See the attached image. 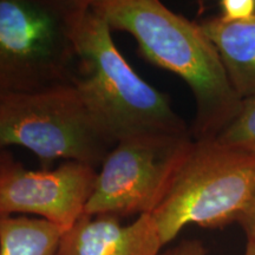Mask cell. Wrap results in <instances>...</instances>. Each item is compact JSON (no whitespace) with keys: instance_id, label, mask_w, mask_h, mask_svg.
Wrapping results in <instances>:
<instances>
[{"instance_id":"obj_5","label":"cell","mask_w":255,"mask_h":255,"mask_svg":"<svg viewBox=\"0 0 255 255\" xmlns=\"http://www.w3.org/2000/svg\"><path fill=\"white\" fill-rule=\"evenodd\" d=\"M116 144L72 84L0 102V149H28L43 169L57 159L97 168Z\"/></svg>"},{"instance_id":"obj_7","label":"cell","mask_w":255,"mask_h":255,"mask_svg":"<svg viewBox=\"0 0 255 255\" xmlns=\"http://www.w3.org/2000/svg\"><path fill=\"white\" fill-rule=\"evenodd\" d=\"M98 173L79 162L28 170L9 154L0 163V215L31 214L66 232L84 215Z\"/></svg>"},{"instance_id":"obj_10","label":"cell","mask_w":255,"mask_h":255,"mask_svg":"<svg viewBox=\"0 0 255 255\" xmlns=\"http://www.w3.org/2000/svg\"><path fill=\"white\" fill-rule=\"evenodd\" d=\"M62 235L46 220L0 215V255H57Z\"/></svg>"},{"instance_id":"obj_11","label":"cell","mask_w":255,"mask_h":255,"mask_svg":"<svg viewBox=\"0 0 255 255\" xmlns=\"http://www.w3.org/2000/svg\"><path fill=\"white\" fill-rule=\"evenodd\" d=\"M215 139L255 154V97L242 101L240 113Z\"/></svg>"},{"instance_id":"obj_2","label":"cell","mask_w":255,"mask_h":255,"mask_svg":"<svg viewBox=\"0 0 255 255\" xmlns=\"http://www.w3.org/2000/svg\"><path fill=\"white\" fill-rule=\"evenodd\" d=\"M111 32L88 0L72 33L79 59L72 85L92 116L117 143L152 133H191L174 111L170 97L137 75L117 49Z\"/></svg>"},{"instance_id":"obj_6","label":"cell","mask_w":255,"mask_h":255,"mask_svg":"<svg viewBox=\"0 0 255 255\" xmlns=\"http://www.w3.org/2000/svg\"><path fill=\"white\" fill-rule=\"evenodd\" d=\"M193 139L191 133H152L120 141L101 165L84 214H152Z\"/></svg>"},{"instance_id":"obj_1","label":"cell","mask_w":255,"mask_h":255,"mask_svg":"<svg viewBox=\"0 0 255 255\" xmlns=\"http://www.w3.org/2000/svg\"><path fill=\"white\" fill-rule=\"evenodd\" d=\"M90 7L111 31L131 34L145 60L175 73L189 87L195 100L194 139H215L235 120L242 100L200 23L159 0H90Z\"/></svg>"},{"instance_id":"obj_15","label":"cell","mask_w":255,"mask_h":255,"mask_svg":"<svg viewBox=\"0 0 255 255\" xmlns=\"http://www.w3.org/2000/svg\"><path fill=\"white\" fill-rule=\"evenodd\" d=\"M245 255H255V241H247Z\"/></svg>"},{"instance_id":"obj_9","label":"cell","mask_w":255,"mask_h":255,"mask_svg":"<svg viewBox=\"0 0 255 255\" xmlns=\"http://www.w3.org/2000/svg\"><path fill=\"white\" fill-rule=\"evenodd\" d=\"M212 39L233 89L242 101L255 97V15L226 21L214 15L200 23Z\"/></svg>"},{"instance_id":"obj_12","label":"cell","mask_w":255,"mask_h":255,"mask_svg":"<svg viewBox=\"0 0 255 255\" xmlns=\"http://www.w3.org/2000/svg\"><path fill=\"white\" fill-rule=\"evenodd\" d=\"M220 17L226 21H242L255 15V0H221Z\"/></svg>"},{"instance_id":"obj_16","label":"cell","mask_w":255,"mask_h":255,"mask_svg":"<svg viewBox=\"0 0 255 255\" xmlns=\"http://www.w3.org/2000/svg\"><path fill=\"white\" fill-rule=\"evenodd\" d=\"M9 154H11V152H9L7 149H0V163H1Z\"/></svg>"},{"instance_id":"obj_4","label":"cell","mask_w":255,"mask_h":255,"mask_svg":"<svg viewBox=\"0 0 255 255\" xmlns=\"http://www.w3.org/2000/svg\"><path fill=\"white\" fill-rule=\"evenodd\" d=\"M254 199L255 154L218 139H193L151 215L165 246L189 225L238 223Z\"/></svg>"},{"instance_id":"obj_14","label":"cell","mask_w":255,"mask_h":255,"mask_svg":"<svg viewBox=\"0 0 255 255\" xmlns=\"http://www.w3.org/2000/svg\"><path fill=\"white\" fill-rule=\"evenodd\" d=\"M238 223L246 234L247 241H255V199L246 212L240 216Z\"/></svg>"},{"instance_id":"obj_13","label":"cell","mask_w":255,"mask_h":255,"mask_svg":"<svg viewBox=\"0 0 255 255\" xmlns=\"http://www.w3.org/2000/svg\"><path fill=\"white\" fill-rule=\"evenodd\" d=\"M158 255H207V250L200 240H184Z\"/></svg>"},{"instance_id":"obj_3","label":"cell","mask_w":255,"mask_h":255,"mask_svg":"<svg viewBox=\"0 0 255 255\" xmlns=\"http://www.w3.org/2000/svg\"><path fill=\"white\" fill-rule=\"evenodd\" d=\"M88 0H0V102L72 84L73 28Z\"/></svg>"},{"instance_id":"obj_8","label":"cell","mask_w":255,"mask_h":255,"mask_svg":"<svg viewBox=\"0 0 255 255\" xmlns=\"http://www.w3.org/2000/svg\"><path fill=\"white\" fill-rule=\"evenodd\" d=\"M109 214H84L63 233L57 255H158L162 244L151 214L129 225Z\"/></svg>"}]
</instances>
